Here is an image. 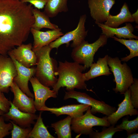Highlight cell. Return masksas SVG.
Returning <instances> with one entry per match:
<instances>
[{"instance_id": "1", "label": "cell", "mask_w": 138, "mask_h": 138, "mask_svg": "<svg viewBox=\"0 0 138 138\" xmlns=\"http://www.w3.org/2000/svg\"><path fill=\"white\" fill-rule=\"evenodd\" d=\"M33 8L19 0H0V54L8 55L27 40L35 21Z\"/></svg>"}, {"instance_id": "2", "label": "cell", "mask_w": 138, "mask_h": 138, "mask_svg": "<svg viewBox=\"0 0 138 138\" xmlns=\"http://www.w3.org/2000/svg\"><path fill=\"white\" fill-rule=\"evenodd\" d=\"M86 69L84 66L75 62H59V65L55 73L58 76L56 83L52 87L53 91L58 94L61 87H66L68 91L74 90L75 88L87 89L83 72Z\"/></svg>"}, {"instance_id": "3", "label": "cell", "mask_w": 138, "mask_h": 138, "mask_svg": "<svg viewBox=\"0 0 138 138\" xmlns=\"http://www.w3.org/2000/svg\"><path fill=\"white\" fill-rule=\"evenodd\" d=\"M52 49L49 45L34 51L37 58L34 76L42 84L50 87H52L57 80L55 75L57 63L50 56Z\"/></svg>"}, {"instance_id": "4", "label": "cell", "mask_w": 138, "mask_h": 138, "mask_svg": "<svg viewBox=\"0 0 138 138\" xmlns=\"http://www.w3.org/2000/svg\"><path fill=\"white\" fill-rule=\"evenodd\" d=\"M117 57L108 56V64L110 70L114 75L116 83L113 90L116 93L124 94L133 83V77L131 70L125 62L122 64Z\"/></svg>"}, {"instance_id": "5", "label": "cell", "mask_w": 138, "mask_h": 138, "mask_svg": "<svg viewBox=\"0 0 138 138\" xmlns=\"http://www.w3.org/2000/svg\"><path fill=\"white\" fill-rule=\"evenodd\" d=\"M108 39L105 34H102L92 43L85 40L73 48L71 54L72 58L74 62L83 64L86 69L88 68L94 62L95 54L100 48L107 44Z\"/></svg>"}, {"instance_id": "6", "label": "cell", "mask_w": 138, "mask_h": 138, "mask_svg": "<svg viewBox=\"0 0 138 138\" xmlns=\"http://www.w3.org/2000/svg\"><path fill=\"white\" fill-rule=\"evenodd\" d=\"M89 106L84 114L72 118L71 130L79 135H89L94 131L93 127L95 126L108 127L110 125L105 117L102 118L94 116L90 111Z\"/></svg>"}, {"instance_id": "7", "label": "cell", "mask_w": 138, "mask_h": 138, "mask_svg": "<svg viewBox=\"0 0 138 138\" xmlns=\"http://www.w3.org/2000/svg\"><path fill=\"white\" fill-rule=\"evenodd\" d=\"M69 98L74 99L79 103L89 105L91 107L90 111L93 114L101 113L108 116L115 112L117 109L115 107L107 104L103 101L96 100L85 93L74 90L65 92L64 100H66Z\"/></svg>"}, {"instance_id": "8", "label": "cell", "mask_w": 138, "mask_h": 138, "mask_svg": "<svg viewBox=\"0 0 138 138\" xmlns=\"http://www.w3.org/2000/svg\"><path fill=\"white\" fill-rule=\"evenodd\" d=\"M86 18V14L81 15L77 26L75 29L64 34L49 44L51 49H57L60 45L64 44H66V46L67 47L71 41H72L71 47L74 48L78 46L84 41L88 32V31L86 30L85 27Z\"/></svg>"}, {"instance_id": "9", "label": "cell", "mask_w": 138, "mask_h": 138, "mask_svg": "<svg viewBox=\"0 0 138 138\" xmlns=\"http://www.w3.org/2000/svg\"><path fill=\"white\" fill-rule=\"evenodd\" d=\"M17 74L12 59L8 55L0 54V91L8 93Z\"/></svg>"}, {"instance_id": "10", "label": "cell", "mask_w": 138, "mask_h": 138, "mask_svg": "<svg viewBox=\"0 0 138 138\" xmlns=\"http://www.w3.org/2000/svg\"><path fill=\"white\" fill-rule=\"evenodd\" d=\"M115 0H88L90 16L95 23H103L107 20Z\"/></svg>"}, {"instance_id": "11", "label": "cell", "mask_w": 138, "mask_h": 138, "mask_svg": "<svg viewBox=\"0 0 138 138\" xmlns=\"http://www.w3.org/2000/svg\"><path fill=\"white\" fill-rule=\"evenodd\" d=\"M32 47L31 43L22 44L9 51L8 55L26 67H33L37 65V58Z\"/></svg>"}, {"instance_id": "12", "label": "cell", "mask_w": 138, "mask_h": 138, "mask_svg": "<svg viewBox=\"0 0 138 138\" xmlns=\"http://www.w3.org/2000/svg\"><path fill=\"white\" fill-rule=\"evenodd\" d=\"M10 57L14 63L17 71V75L13 81L24 93L28 96L33 98L34 96L29 88L28 82L30 79L34 76L36 68L33 67L30 68L26 67L14 58Z\"/></svg>"}, {"instance_id": "13", "label": "cell", "mask_w": 138, "mask_h": 138, "mask_svg": "<svg viewBox=\"0 0 138 138\" xmlns=\"http://www.w3.org/2000/svg\"><path fill=\"white\" fill-rule=\"evenodd\" d=\"M34 92V104L37 110L41 111L46 106L45 102L51 97L56 98L57 94L50 89V87L45 86L41 83L34 76L30 79Z\"/></svg>"}, {"instance_id": "14", "label": "cell", "mask_w": 138, "mask_h": 138, "mask_svg": "<svg viewBox=\"0 0 138 138\" xmlns=\"http://www.w3.org/2000/svg\"><path fill=\"white\" fill-rule=\"evenodd\" d=\"M10 89L14 95V99L12 102V104L22 111L35 113L37 110L33 98L28 96L24 93L14 81Z\"/></svg>"}, {"instance_id": "15", "label": "cell", "mask_w": 138, "mask_h": 138, "mask_svg": "<svg viewBox=\"0 0 138 138\" xmlns=\"http://www.w3.org/2000/svg\"><path fill=\"white\" fill-rule=\"evenodd\" d=\"M123 101L118 105L116 110L112 114L105 117L110 125H115L119 120L124 116L138 115V111L133 106L130 99V90L129 89L124 94Z\"/></svg>"}, {"instance_id": "16", "label": "cell", "mask_w": 138, "mask_h": 138, "mask_svg": "<svg viewBox=\"0 0 138 138\" xmlns=\"http://www.w3.org/2000/svg\"><path fill=\"white\" fill-rule=\"evenodd\" d=\"M61 29L42 31L31 28L30 32L33 38L32 50L34 51L48 45L64 34Z\"/></svg>"}, {"instance_id": "17", "label": "cell", "mask_w": 138, "mask_h": 138, "mask_svg": "<svg viewBox=\"0 0 138 138\" xmlns=\"http://www.w3.org/2000/svg\"><path fill=\"white\" fill-rule=\"evenodd\" d=\"M3 116L7 119L14 121L22 128L30 127L37 120L38 116L35 113H26L22 111L16 107L11 102V106L9 111L4 113Z\"/></svg>"}, {"instance_id": "18", "label": "cell", "mask_w": 138, "mask_h": 138, "mask_svg": "<svg viewBox=\"0 0 138 138\" xmlns=\"http://www.w3.org/2000/svg\"><path fill=\"white\" fill-rule=\"evenodd\" d=\"M89 106H90L89 105L82 103L67 105L59 108H50L46 106L41 111H49L57 117L62 115H67L73 118L83 115Z\"/></svg>"}, {"instance_id": "19", "label": "cell", "mask_w": 138, "mask_h": 138, "mask_svg": "<svg viewBox=\"0 0 138 138\" xmlns=\"http://www.w3.org/2000/svg\"><path fill=\"white\" fill-rule=\"evenodd\" d=\"M97 25L102 30V34H105L108 38H112L115 35L120 39H138V36L133 34L134 28L130 23H126L125 26L119 28H111L103 23H98Z\"/></svg>"}, {"instance_id": "20", "label": "cell", "mask_w": 138, "mask_h": 138, "mask_svg": "<svg viewBox=\"0 0 138 138\" xmlns=\"http://www.w3.org/2000/svg\"><path fill=\"white\" fill-rule=\"evenodd\" d=\"M108 56L106 55L103 57L99 58L96 63L91 64L90 70L83 73L85 81L100 76H108L111 74L108 64Z\"/></svg>"}, {"instance_id": "21", "label": "cell", "mask_w": 138, "mask_h": 138, "mask_svg": "<svg viewBox=\"0 0 138 138\" xmlns=\"http://www.w3.org/2000/svg\"><path fill=\"white\" fill-rule=\"evenodd\" d=\"M134 21L128 6L125 3L121 9L120 13L114 16L109 14L104 24L111 28H117L124 22Z\"/></svg>"}, {"instance_id": "22", "label": "cell", "mask_w": 138, "mask_h": 138, "mask_svg": "<svg viewBox=\"0 0 138 138\" xmlns=\"http://www.w3.org/2000/svg\"><path fill=\"white\" fill-rule=\"evenodd\" d=\"M32 12L35 19V21L32 27L40 30L43 28H47L51 30L61 29L58 26L51 23L49 17L44 12L36 8H32Z\"/></svg>"}, {"instance_id": "23", "label": "cell", "mask_w": 138, "mask_h": 138, "mask_svg": "<svg viewBox=\"0 0 138 138\" xmlns=\"http://www.w3.org/2000/svg\"><path fill=\"white\" fill-rule=\"evenodd\" d=\"M68 0H49L44 8V12L49 17L56 16L60 13L68 11Z\"/></svg>"}, {"instance_id": "24", "label": "cell", "mask_w": 138, "mask_h": 138, "mask_svg": "<svg viewBox=\"0 0 138 138\" xmlns=\"http://www.w3.org/2000/svg\"><path fill=\"white\" fill-rule=\"evenodd\" d=\"M72 118L68 116L62 120L51 124L58 138H72L71 127Z\"/></svg>"}, {"instance_id": "25", "label": "cell", "mask_w": 138, "mask_h": 138, "mask_svg": "<svg viewBox=\"0 0 138 138\" xmlns=\"http://www.w3.org/2000/svg\"><path fill=\"white\" fill-rule=\"evenodd\" d=\"M42 112L39 114L37 121L29 133L28 138H55L48 131L41 117Z\"/></svg>"}, {"instance_id": "26", "label": "cell", "mask_w": 138, "mask_h": 138, "mask_svg": "<svg viewBox=\"0 0 138 138\" xmlns=\"http://www.w3.org/2000/svg\"><path fill=\"white\" fill-rule=\"evenodd\" d=\"M112 38L125 46L130 51V54L121 59V61L127 62L132 58L138 56V40L133 39L126 40L119 38L115 36Z\"/></svg>"}, {"instance_id": "27", "label": "cell", "mask_w": 138, "mask_h": 138, "mask_svg": "<svg viewBox=\"0 0 138 138\" xmlns=\"http://www.w3.org/2000/svg\"><path fill=\"white\" fill-rule=\"evenodd\" d=\"M105 127L100 132L94 131L89 135L91 138H112L115 133L123 131L122 130L115 126V125H110L108 128Z\"/></svg>"}, {"instance_id": "28", "label": "cell", "mask_w": 138, "mask_h": 138, "mask_svg": "<svg viewBox=\"0 0 138 138\" xmlns=\"http://www.w3.org/2000/svg\"><path fill=\"white\" fill-rule=\"evenodd\" d=\"M116 127L126 131L127 134L135 132L138 129V116L132 120H129L127 118L124 119L120 124L117 125Z\"/></svg>"}, {"instance_id": "29", "label": "cell", "mask_w": 138, "mask_h": 138, "mask_svg": "<svg viewBox=\"0 0 138 138\" xmlns=\"http://www.w3.org/2000/svg\"><path fill=\"white\" fill-rule=\"evenodd\" d=\"M13 125V128L11 131L12 138H28V135L31 130L30 127L24 128L17 125L13 121H10Z\"/></svg>"}, {"instance_id": "30", "label": "cell", "mask_w": 138, "mask_h": 138, "mask_svg": "<svg viewBox=\"0 0 138 138\" xmlns=\"http://www.w3.org/2000/svg\"><path fill=\"white\" fill-rule=\"evenodd\" d=\"M130 99L131 103L136 109L138 108V79L134 78V82L130 87Z\"/></svg>"}, {"instance_id": "31", "label": "cell", "mask_w": 138, "mask_h": 138, "mask_svg": "<svg viewBox=\"0 0 138 138\" xmlns=\"http://www.w3.org/2000/svg\"><path fill=\"white\" fill-rule=\"evenodd\" d=\"M13 128L11 122L6 123L3 115L0 116V138H3L8 135L11 133Z\"/></svg>"}, {"instance_id": "32", "label": "cell", "mask_w": 138, "mask_h": 138, "mask_svg": "<svg viewBox=\"0 0 138 138\" xmlns=\"http://www.w3.org/2000/svg\"><path fill=\"white\" fill-rule=\"evenodd\" d=\"M11 102L6 97L3 93L0 91V110L5 113H7L11 106Z\"/></svg>"}, {"instance_id": "33", "label": "cell", "mask_w": 138, "mask_h": 138, "mask_svg": "<svg viewBox=\"0 0 138 138\" xmlns=\"http://www.w3.org/2000/svg\"><path fill=\"white\" fill-rule=\"evenodd\" d=\"M21 2L29 3L38 9L44 8L49 0H19Z\"/></svg>"}, {"instance_id": "34", "label": "cell", "mask_w": 138, "mask_h": 138, "mask_svg": "<svg viewBox=\"0 0 138 138\" xmlns=\"http://www.w3.org/2000/svg\"><path fill=\"white\" fill-rule=\"evenodd\" d=\"M132 16L134 19V21L136 23V24H138V9L135 12L132 14Z\"/></svg>"}, {"instance_id": "35", "label": "cell", "mask_w": 138, "mask_h": 138, "mask_svg": "<svg viewBox=\"0 0 138 138\" xmlns=\"http://www.w3.org/2000/svg\"><path fill=\"white\" fill-rule=\"evenodd\" d=\"M127 138H138V134L135 132L127 134Z\"/></svg>"}, {"instance_id": "36", "label": "cell", "mask_w": 138, "mask_h": 138, "mask_svg": "<svg viewBox=\"0 0 138 138\" xmlns=\"http://www.w3.org/2000/svg\"><path fill=\"white\" fill-rule=\"evenodd\" d=\"M5 113L4 112L0 110V116L1 115H3Z\"/></svg>"}, {"instance_id": "37", "label": "cell", "mask_w": 138, "mask_h": 138, "mask_svg": "<svg viewBox=\"0 0 138 138\" xmlns=\"http://www.w3.org/2000/svg\"></svg>"}]
</instances>
